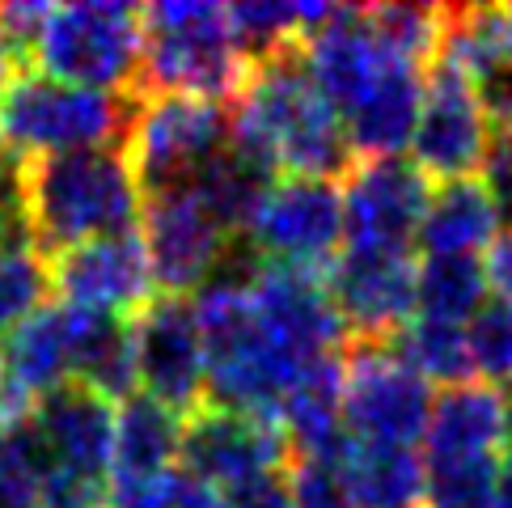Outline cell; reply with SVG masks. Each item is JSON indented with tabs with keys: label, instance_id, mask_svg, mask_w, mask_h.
Returning <instances> with one entry per match:
<instances>
[{
	"label": "cell",
	"instance_id": "obj_38",
	"mask_svg": "<svg viewBox=\"0 0 512 508\" xmlns=\"http://www.w3.org/2000/svg\"><path fill=\"white\" fill-rule=\"evenodd\" d=\"M22 72H30L26 64H22V56H17V51L9 47V39L5 34H0V94H5V89L22 77Z\"/></svg>",
	"mask_w": 512,
	"mask_h": 508
},
{
	"label": "cell",
	"instance_id": "obj_37",
	"mask_svg": "<svg viewBox=\"0 0 512 508\" xmlns=\"http://www.w3.org/2000/svg\"><path fill=\"white\" fill-rule=\"evenodd\" d=\"M487 288H496L500 301H512V229H504L487 250Z\"/></svg>",
	"mask_w": 512,
	"mask_h": 508
},
{
	"label": "cell",
	"instance_id": "obj_32",
	"mask_svg": "<svg viewBox=\"0 0 512 508\" xmlns=\"http://www.w3.org/2000/svg\"><path fill=\"white\" fill-rule=\"evenodd\" d=\"M496 466L491 462H424V508H496Z\"/></svg>",
	"mask_w": 512,
	"mask_h": 508
},
{
	"label": "cell",
	"instance_id": "obj_30",
	"mask_svg": "<svg viewBox=\"0 0 512 508\" xmlns=\"http://www.w3.org/2000/svg\"><path fill=\"white\" fill-rule=\"evenodd\" d=\"M466 348L474 377L504 390L512 381V301L487 297L479 305V314L466 322Z\"/></svg>",
	"mask_w": 512,
	"mask_h": 508
},
{
	"label": "cell",
	"instance_id": "obj_33",
	"mask_svg": "<svg viewBox=\"0 0 512 508\" xmlns=\"http://www.w3.org/2000/svg\"><path fill=\"white\" fill-rule=\"evenodd\" d=\"M288 496L292 508H356L335 462L288 458Z\"/></svg>",
	"mask_w": 512,
	"mask_h": 508
},
{
	"label": "cell",
	"instance_id": "obj_8",
	"mask_svg": "<svg viewBox=\"0 0 512 508\" xmlns=\"http://www.w3.org/2000/svg\"><path fill=\"white\" fill-rule=\"evenodd\" d=\"M491 140V119L479 98V89L449 56H436L424 64V102H419V123L411 136V161L424 178H474L483 166Z\"/></svg>",
	"mask_w": 512,
	"mask_h": 508
},
{
	"label": "cell",
	"instance_id": "obj_27",
	"mask_svg": "<svg viewBox=\"0 0 512 508\" xmlns=\"http://www.w3.org/2000/svg\"><path fill=\"white\" fill-rule=\"evenodd\" d=\"M394 352L407 360V365L432 386H462V381H474L470 369V348H466V322H441V318H411L402 331L390 339Z\"/></svg>",
	"mask_w": 512,
	"mask_h": 508
},
{
	"label": "cell",
	"instance_id": "obj_26",
	"mask_svg": "<svg viewBox=\"0 0 512 508\" xmlns=\"http://www.w3.org/2000/svg\"><path fill=\"white\" fill-rule=\"evenodd\" d=\"M487 301L483 259L470 254H428L415 267V314L441 322H470Z\"/></svg>",
	"mask_w": 512,
	"mask_h": 508
},
{
	"label": "cell",
	"instance_id": "obj_9",
	"mask_svg": "<svg viewBox=\"0 0 512 508\" xmlns=\"http://www.w3.org/2000/svg\"><path fill=\"white\" fill-rule=\"evenodd\" d=\"M132 326V352L140 394L157 398L161 407L191 415L208 398V352L199 335L195 305L187 297L157 293L149 305L127 318Z\"/></svg>",
	"mask_w": 512,
	"mask_h": 508
},
{
	"label": "cell",
	"instance_id": "obj_24",
	"mask_svg": "<svg viewBox=\"0 0 512 508\" xmlns=\"http://www.w3.org/2000/svg\"><path fill=\"white\" fill-rule=\"evenodd\" d=\"M72 381L102 394L106 403H127L136 394L140 377L127 318L77 310V373H72Z\"/></svg>",
	"mask_w": 512,
	"mask_h": 508
},
{
	"label": "cell",
	"instance_id": "obj_15",
	"mask_svg": "<svg viewBox=\"0 0 512 508\" xmlns=\"http://www.w3.org/2000/svg\"><path fill=\"white\" fill-rule=\"evenodd\" d=\"M47 271H51V293H60L72 310L132 318L140 305L157 297L140 233H119V238L72 246L56 254V259H47Z\"/></svg>",
	"mask_w": 512,
	"mask_h": 508
},
{
	"label": "cell",
	"instance_id": "obj_31",
	"mask_svg": "<svg viewBox=\"0 0 512 508\" xmlns=\"http://www.w3.org/2000/svg\"><path fill=\"white\" fill-rule=\"evenodd\" d=\"M47 453L39 445V432L30 428H13L0 437V508H43L39 487L47 479Z\"/></svg>",
	"mask_w": 512,
	"mask_h": 508
},
{
	"label": "cell",
	"instance_id": "obj_14",
	"mask_svg": "<svg viewBox=\"0 0 512 508\" xmlns=\"http://www.w3.org/2000/svg\"><path fill=\"white\" fill-rule=\"evenodd\" d=\"M415 259L411 250L343 246L322 271L335 314L352 339H394L415 318Z\"/></svg>",
	"mask_w": 512,
	"mask_h": 508
},
{
	"label": "cell",
	"instance_id": "obj_13",
	"mask_svg": "<svg viewBox=\"0 0 512 508\" xmlns=\"http://www.w3.org/2000/svg\"><path fill=\"white\" fill-rule=\"evenodd\" d=\"M178 466L208 483L212 492H233L259 475L288 466V441L276 420L225 411V407H199L182 420Z\"/></svg>",
	"mask_w": 512,
	"mask_h": 508
},
{
	"label": "cell",
	"instance_id": "obj_3",
	"mask_svg": "<svg viewBox=\"0 0 512 508\" xmlns=\"http://www.w3.org/2000/svg\"><path fill=\"white\" fill-rule=\"evenodd\" d=\"M144 13V64L136 98L195 94L233 102L250 81V60L233 43L225 5L208 0H161Z\"/></svg>",
	"mask_w": 512,
	"mask_h": 508
},
{
	"label": "cell",
	"instance_id": "obj_21",
	"mask_svg": "<svg viewBox=\"0 0 512 508\" xmlns=\"http://www.w3.org/2000/svg\"><path fill=\"white\" fill-rule=\"evenodd\" d=\"M182 445V415L161 407L149 394H132L115 411V458H111V487L157 479L178 466Z\"/></svg>",
	"mask_w": 512,
	"mask_h": 508
},
{
	"label": "cell",
	"instance_id": "obj_34",
	"mask_svg": "<svg viewBox=\"0 0 512 508\" xmlns=\"http://www.w3.org/2000/svg\"><path fill=\"white\" fill-rule=\"evenodd\" d=\"M479 183L491 195V208L500 216V229H512V127H491L483 166H479Z\"/></svg>",
	"mask_w": 512,
	"mask_h": 508
},
{
	"label": "cell",
	"instance_id": "obj_6",
	"mask_svg": "<svg viewBox=\"0 0 512 508\" xmlns=\"http://www.w3.org/2000/svg\"><path fill=\"white\" fill-rule=\"evenodd\" d=\"M432 386L390 339H352L343 352V428L356 445L415 449L432 415Z\"/></svg>",
	"mask_w": 512,
	"mask_h": 508
},
{
	"label": "cell",
	"instance_id": "obj_5",
	"mask_svg": "<svg viewBox=\"0 0 512 508\" xmlns=\"http://www.w3.org/2000/svg\"><path fill=\"white\" fill-rule=\"evenodd\" d=\"M144 64V13L115 0H81V5L47 9V22L34 47V72L68 85L136 94Z\"/></svg>",
	"mask_w": 512,
	"mask_h": 508
},
{
	"label": "cell",
	"instance_id": "obj_16",
	"mask_svg": "<svg viewBox=\"0 0 512 508\" xmlns=\"http://www.w3.org/2000/svg\"><path fill=\"white\" fill-rule=\"evenodd\" d=\"M30 428L39 432V445L47 453V475L111 487L115 403H106L81 381H64V386L34 398Z\"/></svg>",
	"mask_w": 512,
	"mask_h": 508
},
{
	"label": "cell",
	"instance_id": "obj_23",
	"mask_svg": "<svg viewBox=\"0 0 512 508\" xmlns=\"http://www.w3.org/2000/svg\"><path fill=\"white\" fill-rule=\"evenodd\" d=\"M339 475L356 508H424V458L415 449L352 441Z\"/></svg>",
	"mask_w": 512,
	"mask_h": 508
},
{
	"label": "cell",
	"instance_id": "obj_25",
	"mask_svg": "<svg viewBox=\"0 0 512 508\" xmlns=\"http://www.w3.org/2000/svg\"><path fill=\"white\" fill-rule=\"evenodd\" d=\"M271 183H276V174L229 144L225 153H216L208 166L191 178L187 191L204 204V212L225 233H246L254 212L263 204V195L271 191Z\"/></svg>",
	"mask_w": 512,
	"mask_h": 508
},
{
	"label": "cell",
	"instance_id": "obj_39",
	"mask_svg": "<svg viewBox=\"0 0 512 508\" xmlns=\"http://www.w3.org/2000/svg\"><path fill=\"white\" fill-rule=\"evenodd\" d=\"M496 508H512V449L496 466Z\"/></svg>",
	"mask_w": 512,
	"mask_h": 508
},
{
	"label": "cell",
	"instance_id": "obj_1",
	"mask_svg": "<svg viewBox=\"0 0 512 508\" xmlns=\"http://www.w3.org/2000/svg\"><path fill=\"white\" fill-rule=\"evenodd\" d=\"M229 111V144L267 166L276 178L297 174L339 183L356 166L339 115L326 106L314 77H309L301 43L250 64V81L229 102Z\"/></svg>",
	"mask_w": 512,
	"mask_h": 508
},
{
	"label": "cell",
	"instance_id": "obj_17",
	"mask_svg": "<svg viewBox=\"0 0 512 508\" xmlns=\"http://www.w3.org/2000/svg\"><path fill=\"white\" fill-rule=\"evenodd\" d=\"M225 238L229 233L212 221L187 187L144 195L140 242H144V254H149L153 284L161 293L187 297L191 288L204 284Z\"/></svg>",
	"mask_w": 512,
	"mask_h": 508
},
{
	"label": "cell",
	"instance_id": "obj_28",
	"mask_svg": "<svg viewBox=\"0 0 512 508\" xmlns=\"http://www.w3.org/2000/svg\"><path fill=\"white\" fill-rule=\"evenodd\" d=\"M51 297L47 259L34 246L0 238V339L13 326H22L34 310H43Z\"/></svg>",
	"mask_w": 512,
	"mask_h": 508
},
{
	"label": "cell",
	"instance_id": "obj_11",
	"mask_svg": "<svg viewBox=\"0 0 512 508\" xmlns=\"http://www.w3.org/2000/svg\"><path fill=\"white\" fill-rule=\"evenodd\" d=\"M339 191L343 246L356 250H411L432 199V183L411 157L356 161Z\"/></svg>",
	"mask_w": 512,
	"mask_h": 508
},
{
	"label": "cell",
	"instance_id": "obj_12",
	"mask_svg": "<svg viewBox=\"0 0 512 508\" xmlns=\"http://www.w3.org/2000/svg\"><path fill=\"white\" fill-rule=\"evenodd\" d=\"M250 305L271 348L288 356L297 369L318 365L326 356H343L347 343H352L343 318L331 305L322 271L267 263L250 293Z\"/></svg>",
	"mask_w": 512,
	"mask_h": 508
},
{
	"label": "cell",
	"instance_id": "obj_36",
	"mask_svg": "<svg viewBox=\"0 0 512 508\" xmlns=\"http://www.w3.org/2000/svg\"><path fill=\"white\" fill-rule=\"evenodd\" d=\"M30 411H34V398L17 386V377L0 365V437L13 428H22L30 420Z\"/></svg>",
	"mask_w": 512,
	"mask_h": 508
},
{
	"label": "cell",
	"instance_id": "obj_20",
	"mask_svg": "<svg viewBox=\"0 0 512 508\" xmlns=\"http://www.w3.org/2000/svg\"><path fill=\"white\" fill-rule=\"evenodd\" d=\"M0 365L30 398L64 386L77 373V310L72 305H43L22 326L0 339Z\"/></svg>",
	"mask_w": 512,
	"mask_h": 508
},
{
	"label": "cell",
	"instance_id": "obj_10",
	"mask_svg": "<svg viewBox=\"0 0 512 508\" xmlns=\"http://www.w3.org/2000/svg\"><path fill=\"white\" fill-rule=\"evenodd\" d=\"M267 263L326 271L343 246V191L326 178L280 174L246 229Z\"/></svg>",
	"mask_w": 512,
	"mask_h": 508
},
{
	"label": "cell",
	"instance_id": "obj_19",
	"mask_svg": "<svg viewBox=\"0 0 512 508\" xmlns=\"http://www.w3.org/2000/svg\"><path fill=\"white\" fill-rule=\"evenodd\" d=\"M419 102H424V68L394 56L369 85V94L339 119L356 161L402 157V149H411Z\"/></svg>",
	"mask_w": 512,
	"mask_h": 508
},
{
	"label": "cell",
	"instance_id": "obj_29",
	"mask_svg": "<svg viewBox=\"0 0 512 508\" xmlns=\"http://www.w3.org/2000/svg\"><path fill=\"white\" fill-rule=\"evenodd\" d=\"M377 43L394 51L398 60H411L424 68L445 43V9L432 5H373L364 9Z\"/></svg>",
	"mask_w": 512,
	"mask_h": 508
},
{
	"label": "cell",
	"instance_id": "obj_40",
	"mask_svg": "<svg viewBox=\"0 0 512 508\" xmlns=\"http://www.w3.org/2000/svg\"><path fill=\"white\" fill-rule=\"evenodd\" d=\"M508 47H512V9H508Z\"/></svg>",
	"mask_w": 512,
	"mask_h": 508
},
{
	"label": "cell",
	"instance_id": "obj_7",
	"mask_svg": "<svg viewBox=\"0 0 512 508\" xmlns=\"http://www.w3.org/2000/svg\"><path fill=\"white\" fill-rule=\"evenodd\" d=\"M233 111L229 102L195 94H153L140 98L136 123L127 136V161L144 195L187 187L216 153L229 149Z\"/></svg>",
	"mask_w": 512,
	"mask_h": 508
},
{
	"label": "cell",
	"instance_id": "obj_2",
	"mask_svg": "<svg viewBox=\"0 0 512 508\" xmlns=\"http://www.w3.org/2000/svg\"><path fill=\"white\" fill-rule=\"evenodd\" d=\"M26 208L43 259L136 233L144 191L123 149H77L26 161Z\"/></svg>",
	"mask_w": 512,
	"mask_h": 508
},
{
	"label": "cell",
	"instance_id": "obj_22",
	"mask_svg": "<svg viewBox=\"0 0 512 508\" xmlns=\"http://www.w3.org/2000/svg\"><path fill=\"white\" fill-rule=\"evenodd\" d=\"M500 233V216L491 208L483 183L479 178H457V183H441L432 191L415 242L428 254H470V259H479V250H491Z\"/></svg>",
	"mask_w": 512,
	"mask_h": 508
},
{
	"label": "cell",
	"instance_id": "obj_35",
	"mask_svg": "<svg viewBox=\"0 0 512 508\" xmlns=\"http://www.w3.org/2000/svg\"><path fill=\"white\" fill-rule=\"evenodd\" d=\"M229 500V508H292V496H288V479L284 470H271V475H259L233 492H221Z\"/></svg>",
	"mask_w": 512,
	"mask_h": 508
},
{
	"label": "cell",
	"instance_id": "obj_18",
	"mask_svg": "<svg viewBox=\"0 0 512 508\" xmlns=\"http://www.w3.org/2000/svg\"><path fill=\"white\" fill-rule=\"evenodd\" d=\"M512 449V398L487 381H462L432 398L424 462H491Z\"/></svg>",
	"mask_w": 512,
	"mask_h": 508
},
{
	"label": "cell",
	"instance_id": "obj_4",
	"mask_svg": "<svg viewBox=\"0 0 512 508\" xmlns=\"http://www.w3.org/2000/svg\"><path fill=\"white\" fill-rule=\"evenodd\" d=\"M136 94L68 85L43 72H22L0 94V149L34 161L77 149H123L136 123Z\"/></svg>",
	"mask_w": 512,
	"mask_h": 508
}]
</instances>
